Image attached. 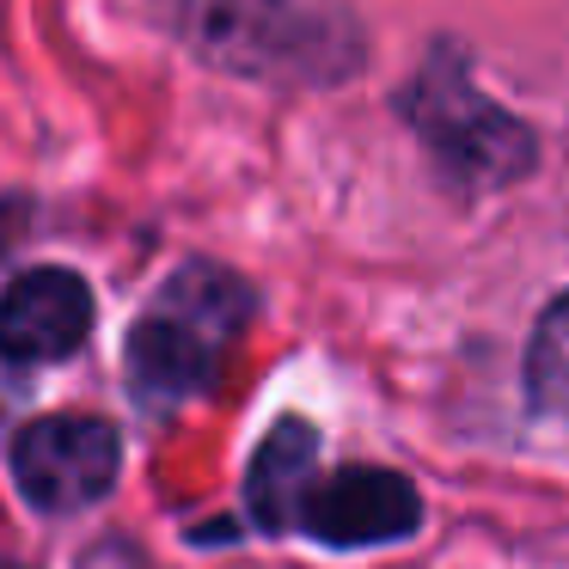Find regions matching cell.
I'll use <instances>...</instances> for the list:
<instances>
[{
  "instance_id": "1",
  "label": "cell",
  "mask_w": 569,
  "mask_h": 569,
  "mask_svg": "<svg viewBox=\"0 0 569 569\" xmlns=\"http://www.w3.org/2000/svg\"><path fill=\"white\" fill-rule=\"evenodd\" d=\"M160 26L221 74L337 80L356 68L361 38L331 0H153Z\"/></svg>"
},
{
  "instance_id": "2",
  "label": "cell",
  "mask_w": 569,
  "mask_h": 569,
  "mask_svg": "<svg viewBox=\"0 0 569 569\" xmlns=\"http://www.w3.org/2000/svg\"><path fill=\"white\" fill-rule=\"evenodd\" d=\"M251 319V288L221 263H190L153 295V307L129 331V392L141 405H184L202 398L221 373V356Z\"/></svg>"
},
{
  "instance_id": "3",
  "label": "cell",
  "mask_w": 569,
  "mask_h": 569,
  "mask_svg": "<svg viewBox=\"0 0 569 569\" xmlns=\"http://www.w3.org/2000/svg\"><path fill=\"white\" fill-rule=\"evenodd\" d=\"M398 104H405L410 129H417V141L429 148V160L441 166L447 184L502 190V184H515V178H527L532 129L471 87L466 56H459L453 43H441V50L417 68V80L405 87Z\"/></svg>"
},
{
  "instance_id": "4",
  "label": "cell",
  "mask_w": 569,
  "mask_h": 569,
  "mask_svg": "<svg viewBox=\"0 0 569 569\" xmlns=\"http://www.w3.org/2000/svg\"><path fill=\"white\" fill-rule=\"evenodd\" d=\"M117 471H123V435L87 410L26 422L13 441V483L38 515H80L104 502L117 490Z\"/></svg>"
},
{
  "instance_id": "5",
  "label": "cell",
  "mask_w": 569,
  "mask_h": 569,
  "mask_svg": "<svg viewBox=\"0 0 569 569\" xmlns=\"http://www.w3.org/2000/svg\"><path fill=\"white\" fill-rule=\"evenodd\" d=\"M92 337V288L74 270H26L0 295V356L19 368L74 356Z\"/></svg>"
},
{
  "instance_id": "6",
  "label": "cell",
  "mask_w": 569,
  "mask_h": 569,
  "mask_svg": "<svg viewBox=\"0 0 569 569\" xmlns=\"http://www.w3.org/2000/svg\"><path fill=\"white\" fill-rule=\"evenodd\" d=\"M422 527V496L410 478L380 466H349L325 478L307 502V532L337 551H361V545H392Z\"/></svg>"
},
{
  "instance_id": "7",
  "label": "cell",
  "mask_w": 569,
  "mask_h": 569,
  "mask_svg": "<svg viewBox=\"0 0 569 569\" xmlns=\"http://www.w3.org/2000/svg\"><path fill=\"white\" fill-rule=\"evenodd\" d=\"M312 471H319V435L312 422L300 417H282L263 447L251 453V471H246V508L263 532H288L307 520V502H312Z\"/></svg>"
},
{
  "instance_id": "8",
  "label": "cell",
  "mask_w": 569,
  "mask_h": 569,
  "mask_svg": "<svg viewBox=\"0 0 569 569\" xmlns=\"http://www.w3.org/2000/svg\"><path fill=\"white\" fill-rule=\"evenodd\" d=\"M527 398L545 417H569V295L539 312L527 343Z\"/></svg>"
}]
</instances>
